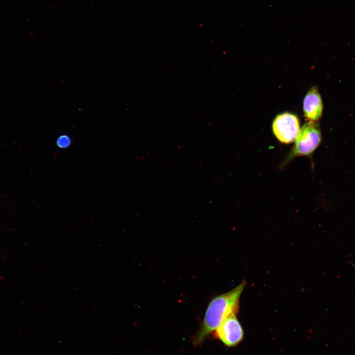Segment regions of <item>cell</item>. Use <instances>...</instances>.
Wrapping results in <instances>:
<instances>
[{
    "label": "cell",
    "mask_w": 355,
    "mask_h": 355,
    "mask_svg": "<svg viewBox=\"0 0 355 355\" xmlns=\"http://www.w3.org/2000/svg\"><path fill=\"white\" fill-rule=\"evenodd\" d=\"M246 283L226 293L213 297L206 309L201 326L193 338V344L201 345L207 336L214 331L222 322L232 314H236L239 308V301Z\"/></svg>",
    "instance_id": "1"
},
{
    "label": "cell",
    "mask_w": 355,
    "mask_h": 355,
    "mask_svg": "<svg viewBox=\"0 0 355 355\" xmlns=\"http://www.w3.org/2000/svg\"><path fill=\"white\" fill-rule=\"evenodd\" d=\"M321 141V134L319 125L316 122L306 123L300 129L294 146L281 167L284 168L295 157L311 155L319 146Z\"/></svg>",
    "instance_id": "2"
},
{
    "label": "cell",
    "mask_w": 355,
    "mask_h": 355,
    "mask_svg": "<svg viewBox=\"0 0 355 355\" xmlns=\"http://www.w3.org/2000/svg\"><path fill=\"white\" fill-rule=\"evenodd\" d=\"M272 128L277 139L284 143H290L296 138L300 130L299 121L294 114L281 113L273 121Z\"/></svg>",
    "instance_id": "3"
},
{
    "label": "cell",
    "mask_w": 355,
    "mask_h": 355,
    "mask_svg": "<svg viewBox=\"0 0 355 355\" xmlns=\"http://www.w3.org/2000/svg\"><path fill=\"white\" fill-rule=\"evenodd\" d=\"M214 336L228 347L235 346L240 343L244 332L236 314L226 318L214 331Z\"/></svg>",
    "instance_id": "4"
},
{
    "label": "cell",
    "mask_w": 355,
    "mask_h": 355,
    "mask_svg": "<svg viewBox=\"0 0 355 355\" xmlns=\"http://www.w3.org/2000/svg\"><path fill=\"white\" fill-rule=\"evenodd\" d=\"M303 111L304 116L309 121L316 122L320 118L323 111V104L316 87L311 88L305 96Z\"/></svg>",
    "instance_id": "5"
},
{
    "label": "cell",
    "mask_w": 355,
    "mask_h": 355,
    "mask_svg": "<svg viewBox=\"0 0 355 355\" xmlns=\"http://www.w3.org/2000/svg\"><path fill=\"white\" fill-rule=\"evenodd\" d=\"M71 144V138L66 134L60 136L56 140L57 145L63 149L68 148Z\"/></svg>",
    "instance_id": "6"
}]
</instances>
